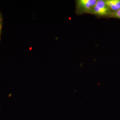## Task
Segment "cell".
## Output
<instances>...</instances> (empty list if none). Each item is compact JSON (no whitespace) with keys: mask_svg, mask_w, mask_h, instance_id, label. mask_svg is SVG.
Returning a JSON list of instances; mask_svg holds the SVG:
<instances>
[{"mask_svg":"<svg viewBox=\"0 0 120 120\" xmlns=\"http://www.w3.org/2000/svg\"><path fill=\"white\" fill-rule=\"evenodd\" d=\"M91 13L100 16L110 17L112 12L106 4L105 0H99L91 12Z\"/></svg>","mask_w":120,"mask_h":120,"instance_id":"cell-1","label":"cell"},{"mask_svg":"<svg viewBox=\"0 0 120 120\" xmlns=\"http://www.w3.org/2000/svg\"><path fill=\"white\" fill-rule=\"evenodd\" d=\"M97 0H79L77 1V11L79 13H90L97 2Z\"/></svg>","mask_w":120,"mask_h":120,"instance_id":"cell-2","label":"cell"},{"mask_svg":"<svg viewBox=\"0 0 120 120\" xmlns=\"http://www.w3.org/2000/svg\"><path fill=\"white\" fill-rule=\"evenodd\" d=\"M105 2L112 13L120 10V0H107Z\"/></svg>","mask_w":120,"mask_h":120,"instance_id":"cell-3","label":"cell"},{"mask_svg":"<svg viewBox=\"0 0 120 120\" xmlns=\"http://www.w3.org/2000/svg\"><path fill=\"white\" fill-rule=\"evenodd\" d=\"M110 17L116 18L120 19V10L116 11V12L112 13Z\"/></svg>","mask_w":120,"mask_h":120,"instance_id":"cell-4","label":"cell"},{"mask_svg":"<svg viewBox=\"0 0 120 120\" xmlns=\"http://www.w3.org/2000/svg\"><path fill=\"white\" fill-rule=\"evenodd\" d=\"M3 19L2 15L1 12H0V30H2V28L3 26Z\"/></svg>","mask_w":120,"mask_h":120,"instance_id":"cell-5","label":"cell"},{"mask_svg":"<svg viewBox=\"0 0 120 120\" xmlns=\"http://www.w3.org/2000/svg\"><path fill=\"white\" fill-rule=\"evenodd\" d=\"M1 31H2V30H0V39H1Z\"/></svg>","mask_w":120,"mask_h":120,"instance_id":"cell-6","label":"cell"}]
</instances>
